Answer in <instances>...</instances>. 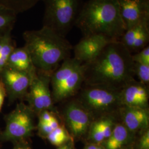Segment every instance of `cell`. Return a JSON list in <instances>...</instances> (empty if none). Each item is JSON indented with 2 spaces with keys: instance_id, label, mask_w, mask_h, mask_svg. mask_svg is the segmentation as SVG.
<instances>
[{
  "instance_id": "obj_1",
  "label": "cell",
  "mask_w": 149,
  "mask_h": 149,
  "mask_svg": "<svg viewBox=\"0 0 149 149\" xmlns=\"http://www.w3.org/2000/svg\"><path fill=\"white\" fill-rule=\"evenodd\" d=\"M83 66L85 84L120 90L135 79L132 54L119 40L110 42L97 57Z\"/></svg>"
},
{
  "instance_id": "obj_2",
  "label": "cell",
  "mask_w": 149,
  "mask_h": 149,
  "mask_svg": "<svg viewBox=\"0 0 149 149\" xmlns=\"http://www.w3.org/2000/svg\"><path fill=\"white\" fill-rule=\"evenodd\" d=\"M24 47L37 71L51 74L70 57L73 47L65 37L47 27L23 33Z\"/></svg>"
},
{
  "instance_id": "obj_3",
  "label": "cell",
  "mask_w": 149,
  "mask_h": 149,
  "mask_svg": "<svg viewBox=\"0 0 149 149\" xmlns=\"http://www.w3.org/2000/svg\"><path fill=\"white\" fill-rule=\"evenodd\" d=\"M83 36L99 34L119 40L125 31L117 0H88L82 6L74 23Z\"/></svg>"
},
{
  "instance_id": "obj_4",
  "label": "cell",
  "mask_w": 149,
  "mask_h": 149,
  "mask_svg": "<svg viewBox=\"0 0 149 149\" xmlns=\"http://www.w3.org/2000/svg\"><path fill=\"white\" fill-rule=\"evenodd\" d=\"M84 82L83 64L70 57L65 59L50 76L54 103H62L76 95Z\"/></svg>"
},
{
  "instance_id": "obj_5",
  "label": "cell",
  "mask_w": 149,
  "mask_h": 149,
  "mask_svg": "<svg viewBox=\"0 0 149 149\" xmlns=\"http://www.w3.org/2000/svg\"><path fill=\"white\" fill-rule=\"evenodd\" d=\"M120 91L103 86L83 84L74 98L95 119L118 112L122 107Z\"/></svg>"
},
{
  "instance_id": "obj_6",
  "label": "cell",
  "mask_w": 149,
  "mask_h": 149,
  "mask_svg": "<svg viewBox=\"0 0 149 149\" xmlns=\"http://www.w3.org/2000/svg\"><path fill=\"white\" fill-rule=\"evenodd\" d=\"M44 4L43 27L65 37L74 26L82 0H42Z\"/></svg>"
},
{
  "instance_id": "obj_7",
  "label": "cell",
  "mask_w": 149,
  "mask_h": 149,
  "mask_svg": "<svg viewBox=\"0 0 149 149\" xmlns=\"http://www.w3.org/2000/svg\"><path fill=\"white\" fill-rule=\"evenodd\" d=\"M36 115L31 108L23 101L5 117V129L0 133V141L15 143L27 140L36 129Z\"/></svg>"
},
{
  "instance_id": "obj_8",
  "label": "cell",
  "mask_w": 149,
  "mask_h": 149,
  "mask_svg": "<svg viewBox=\"0 0 149 149\" xmlns=\"http://www.w3.org/2000/svg\"><path fill=\"white\" fill-rule=\"evenodd\" d=\"M60 104L59 117L73 139L86 138L93 120L90 114L74 97Z\"/></svg>"
},
{
  "instance_id": "obj_9",
  "label": "cell",
  "mask_w": 149,
  "mask_h": 149,
  "mask_svg": "<svg viewBox=\"0 0 149 149\" xmlns=\"http://www.w3.org/2000/svg\"><path fill=\"white\" fill-rule=\"evenodd\" d=\"M51 74L37 71L32 79L31 84L24 101L28 103L35 114L48 110L58 113L55 106L50 88Z\"/></svg>"
},
{
  "instance_id": "obj_10",
  "label": "cell",
  "mask_w": 149,
  "mask_h": 149,
  "mask_svg": "<svg viewBox=\"0 0 149 149\" xmlns=\"http://www.w3.org/2000/svg\"><path fill=\"white\" fill-rule=\"evenodd\" d=\"M35 74L19 71L7 66L3 70L0 74V81L5 88L6 97L10 103L17 100H24Z\"/></svg>"
},
{
  "instance_id": "obj_11",
  "label": "cell",
  "mask_w": 149,
  "mask_h": 149,
  "mask_svg": "<svg viewBox=\"0 0 149 149\" xmlns=\"http://www.w3.org/2000/svg\"><path fill=\"white\" fill-rule=\"evenodd\" d=\"M113 40L106 36L93 34L83 36L80 42L72 48L74 58L82 64L95 59L107 45Z\"/></svg>"
},
{
  "instance_id": "obj_12",
  "label": "cell",
  "mask_w": 149,
  "mask_h": 149,
  "mask_svg": "<svg viewBox=\"0 0 149 149\" xmlns=\"http://www.w3.org/2000/svg\"><path fill=\"white\" fill-rule=\"evenodd\" d=\"M120 16L126 29L149 21V0H117Z\"/></svg>"
},
{
  "instance_id": "obj_13",
  "label": "cell",
  "mask_w": 149,
  "mask_h": 149,
  "mask_svg": "<svg viewBox=\"0 0 149 149\" xmlns=\"http://www.w3.org/2000/svg\"><path fill=\"white\" fill-rule=\"evenodd\" d=\"M118 114L120 122L133 133L138 134L149 129V108L122 106Z\"/></svg>"
},
{
  "instance_id": "obj_14",
  "label": "cell",
  "mask_w": 149,
  "mask_h": 149,
  "mask_svg": "<svg viewBox=\"0 0 149 149\" xmlns=\"http://www.w3.org/2000/svg\"><path fill=\"white\" fill-rule=\"evenodd\" d=\"M120 100L122 106L149 108V86L134 79L120 90Z\"/></svg>"
},
{
  "instance_id": "obj_15",
  "label": "cell",
  "mask_w": 149,
  "mask_h": 149,
  "mask_svg": "<svg viewBox=\"0 0 149 149\" xmlns=\"http://www.w3.org/2000/svg\"><path fill=\"white\" fill-rule=\"evenodd\" d=\"M119 121L118 112L93 119L91 124L86 136L88 143H103L110 136Z\"/></svg>"
},
{
  "instance_id": "obj_16",
  "label": "cell",
  "mask_w": 149,
  "mask_h": 149,
  "mask_svg": "<svg viewBox=\"0 0 149 149\" xmlns=\"http://www.w3.org/2000/svg\"><path fill=\"white\" fill-rule=\"evenodd\" d=\"M119 41L132 54L148 46L149 21L143 22L126 29Z\"/></svg>"
},
{
  "instance_id": "obj_17",
  "label": "cell",
  "mask_w": 149,
  "mask_h": 149,
  "mask_svg": "<svg viewBox=\"0 0 149 149\" xmlns=\"http://www.w3.org/2000/svg\"><path fill=\"white\" fill-rule=\"evenodd\" d=\"M136 134L126 128L120 120L117 123L111 135L102 143L105 149H125L133 147Z\"/></svg>"
},
{
  "instance_id": "obj_18",
  "label": "cell",
  "mask_w": 149,
  "mask_h": 149,
  "mask_svg": "<svg viewBox=\"0 0 149 149\" xmlns=\"http://www.w3.org/2000/svg\"><path fill=\"white\" fill-rule=\"evenodd\" d=\"M6 66L31 74H35L37 71L29 54L24 46L19 48L16 47L13 50Z\"/></svg>"
},
{
  "instance_id": "obj_19",
  "label": "cell",
  "mask_w": 149,
  "mask_h": 149,
  "mask_svg": "<svg viewBox=\"0 0 149 149\" xmlns=\"http://www.w3.org/2000/svg\"><path fill=\"white\" fill-rule=\"evenodd\" d=\"M16 47L11 32L0 36V74L6 67L11 52Z\"/></svg>"
},
{
  "instance_id": "obj_20",
  "label": "cell",
  "mask_w": 149,
  "mask_h": 149,
  "mask_svg": "<svg viewBox=\"0 0 149 149\" xmlns=\"http://www.w3.org/2000/svg\"><path fill=\"white\" fill-rule=\"evenodd\" d=\"M42 0H0V6L15 12L17 15L28 11Z\"/></svg>"
},
{
  "instance_id": "obj_21",
  "label": "cell",
  "mask_w": 149,
  "mask_h": 149,
  "mask_svg": "<svg viewBox=\"0 0 149 149\" xmlns=\"http://www.w3.org/2000/svg\"><path fill=\"white\" fill-rule=\"evenodd\" d=\"M17 15L15 12L0 6V36L12 32L17 20Z\"/></svg>"
},
{
  "instance_id": "obj_22",
  "label": "cell",
  "mask_w": 149,
  "mask_h": 149,
  "mask_svg": "<svg viewBox=\"0 0 149 149\" xmlns=\"http://www.w3.org/2000/svg\"><path fill=\"white\" fill-rule=\"evenodd\" d=\"M46 139L55 146L60 147L71 140H74L67 129L62 123L48 135Z\"/></svg>"
},
{
  "instance_id": "obj_23",
  "label": "cell",
  "mask_w": 149,
  "mask_h": 149,
  "mask_svg": "<svg viewBox=\"0 0 149 149\" xmlns=\"http://www.w3.org/2000/svg\"><path fill=\"white\" fill-rule=\"evenodd\" d=\"M62 124L60 118L49 123H42L38 122L36 125L38 135L42 138L45 139L48 135L52 132L55 129L58 128Z\"/></svg>"
},
{
  "instance_id": "obj_24",
  "label": "cell",
  "mask_w": 149,
  "mask_h": 149,
  "mask_svg": "<svg viewBox=\"0 0 149 149\" xmlns=\"http://www.w3.org/2000/svg\"><path fill=\"white\" fill-rule=\"evenodd\" d=\"M134 74L139 81L145 85L149 86V65L134 63Z\"/></svg>"
},
{
  "instance_id": "obj_25",
  "label": "cell",
  "mask_w": 149,
  "mask_h": 149,
  "mask_svg": "<svg viewBox=\"0 0 149 149\" xmlns=\"http://www.w3.org/2000/svg\"><path fill=\"white\" fill-rule=\"evenodd\" d=\"M133 147L134 149H149V129L136 134Z\"/></svg>"
},
{
  "instance_id": "obj_26",
  "label": "cell",
  "mask_w": 149,
  "mask_h": 149,
  "mask_svg": "<svg viewBox=\"0 0 149 149\" xmlns=\"http://www.w3.org/2000/svg\"><path fill=\"white\" fill-rule=\"evenodd\" d=\"M132 60L134 63L149 65V45L138 53L132 54Z\"/></svg>"
},
{
  "instance_id": "obj_27",
  "label": "cell",
  "mask_w": 149,
  "mask_h": 149,
  "mask_svg": "<svg viewBox=\"0 0 149 149\" xmlns=\"http://www.w3.org/2000/svg\"><path fill=\"white\" fill-rule=\"evenodd\" d=\"M12 149H32L30 145L28 144L27 140H23L16 142Z\"/></svg>"
},
{
  "instance_id": "obj_28",
  "label": "cell",
  "mask_w": 149,
  "mask_h": 149,
  "mask_svg": "<svg viewBox=\"0 0 149 149\" xmlns=\"http://www.w3.org/2000/svg\"><path fill=\"white\" fill-rule=\"evenodd\" d=\"M6 97V92L5 88L3 85L2 83L0 81V111L2 109Z\"/></svg>"
},
{
  "instance_id": "obj_29",
  "label": "cell",
  "mask_w": 149,
  "mask_h": 149,
  "mask_svg": "<svg viewBox=\"0 0 149 149\" xmlns=\"http://www.w3.org/2000/svg\"><path fill=\"white\" fill-rule=\"evenodd\" d=\"M62 149H74V140H71L61 146Z\"/></svg>"
},
{
  "instance_id": "obj_30",
  "label": "cell",
  "mask_w": 149,
  "mask_h": 149,
  "mask_svg": "<svg viewBox=\"0 0 149 149\" xmlns=\"http://www.w3.org/2000/svg\"><path fill=\"white\" fill-rule=\"evenodd\" d=\"M96 149H105L102 144H98Z\"/></svg>"
},
{
  "instance_id": "obj_31",
  "label": "cell",
  "mask_w": 149,
  "mask_h": 149,
  "mask_svg": "<svg viewBox=\"0 0 149 149\" xmlns=\"http://www.w3.org/2000/svg\"><path fill=\"white\" fill-rule=\"evenodd\" d=\"M134 149L133 148V147H130V148H127V149Z\"/></svg>"
},
{
  "instance_id": "obj_32",
  "label": "cell",
  "mask_w": 149,
  "mask_h": 149,
  "mask_svg": "<svg viewBox=\"0 0 149 149\" xmlns=\"http://www.w3.org/2000/svg\"><path fill=\"white\" fill-rule=\"evenodd\" d=\"M62 149V148H61V146H60V147H59V148H58V149Z\"/></svg>"
}]
</instances>
